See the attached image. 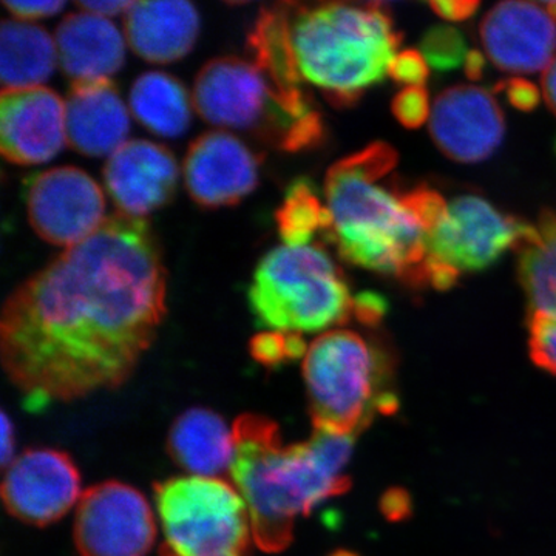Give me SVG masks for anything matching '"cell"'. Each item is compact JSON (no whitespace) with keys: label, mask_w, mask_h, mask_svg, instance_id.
<instances>
[{"label":"cell","mask_w":556,"mask_h":556,"mask_svg":"<svg viewBox=\"0 0 556 556\" xmlns=\"http://www.w3.org/2000/svg\"><path fill=\"white\" fill-rule=\"evenodd\" d=\"M329 556H358V555L354 554V552H351V551H336L334 554H331Z\"/></svg>","instance_id":"cell-41"},{"label":"cell","mask_w":556,"mask_h":556,"mask_svg":"<svg viewBox=\"0 0 556 556\" xmlns=\"http://www.w3.org/2000/svg\"><path fill=\"white\" fill-rule=\"evenodd\" d=\"M393 113L402 126L408 129L426 124L428 116H431L430 98L424 87H405L399 91L393 101Z\"/></svg>","instance_id":"cell-29"},{"label":"cell","mask_w":556,"mask_h":556,"mask_svg":"<svg viewBox=\"0 0 556 556\" xmlns=\"http://www.w3.org/2000/svg\"><path fill=\"white\" fill-rule=\"evenodd\" d=\"M182 170L189 195L203 207L232 206L258 182L257 156L225 130L197 138L189 146Z\"/></svg>","instance_id":"cell-15"},{"label":"cell","mask_w":556,"mask_h":556,"mask_svg":"<svg viewBox=\"0 0 556 556\" xmlns=\"http://www.w3.org/2000/svg\"><path fill=\"white\" fill-rule=\"evenodd\" d=\"M396 164V150L383 142L336 163L325 179V233L346 262L424 287L430 258L427 229L405 193L382 182Z\"/></svg>","instance_id":"cell-3"},{"label":"cell","mask_w":556,"mask_h":556,"mask_svg":"<svg viewBox=\"0 0 556 556\" xmlns=\"http://www.w3.org/2000/svg\"><path fill=\"white\" fill-rule=\"evenodd\" d=\"M179 177L169 150L146 139L124 142L109 156L104 182L119 214L144 218L169 203Z\"/></svg>","instance_id":"cell-17"},{"label":"cell","mask_w":556,"mask_h":556,"mask_svg":"<svg viewBox=\"0 0 556 556\" xmlns=\"http://www.w3.org/2000/svg\"><path fill=\"white\" fill-rule=\"evenodd\" d=\"M388 311V302L378 292L365 291L354 298V317L367 327H378Z\"/></svg>","instance_id":"cell-32"},{"label":"cell","mask_w":556,"mask_h":556,"mask_svg":"<svg viewBox=\"0 0 556 556\" xmlns=\"http://www.w3.org/2000/svg\"><path fill=\"white\" fill-rule=\"evenodd\" d=\"M464 67H466V75L468 78L473 80L481 78L485 67V60L484 56H482L481 51L468 50Z\"/></svg>","instance_id":"cell-39"},{"label":"cell","mask_w":556,"mask_h":556,"mask_svg":"<svg viewBox=\"0 0 556 556\" xmlns=\"http://www.w3.org/2000/svg\"><path fill=\"white\" fill-rule=\"evenodd\" d=\"M25 206L40 239L67 249L93 236L108 218L100 185L73 166L33 175L25 188Z\"/></svg>","instance_id":"cell-10"},{"label":"cell","mask_w":556,"mask_h":556,"mask_svg":"<svg viewBox=\"0 0 556 556\" xmlns=\"http://www.w3.org/2000/svg\"><path fill=\"white\" fill-rule=\"evenodd\" d=\"M193 108L207 123L251 131L285 150L311 148L324 137L309 101H292L255 64L236 56L208 61L197 75Z\"/></svg>","instance_id":"cell-6"},{"label":"cell","mask_w":556,"mask_h":556,"mask_svg":"<svg viewBox=\"0 0 556 556\" xmlns=\"http://www.w3.org/2000/svg\"><path fill=\"white\" fill-rule=\"evenodd\" d=\"M80 11L86 13L97 14L101 17L119 16L124 14L126 16L127 11L131 9L134 2L129 0H97V2H90V0H84V2H76Z\"/></svg>","instance_id":"cell-36"},{"label":"cell","mask_w":556,"mask_h":556,"mask_svg":"<svg viewBox=\"0 0 556 556\" xmlns=\"http://www.w3.org/2000/svg\"><path fill=\"white\" fill-rule=\"evenodd\" d=\"M396 368L386 348L354 331L318 336L303 357L314 428L357 437L378 416L397 412Z\"/></svg>","instance_id":"cell-5"},{"label":"cell","mask_w":556,"mask_h":556,"mask_svg":"<svg viewBox=\"0 0 556 556\" xmlns=\"http://www.w3.org/2000/svg\"><path fill=\"white\" fill-rule=\"evenodd\" d=\"M300 79L348 105L388 75L402 35L382 3H283Z\"/></svg>","instance_id":"cell-4"},{"label":"cell","mask_w":556,"mask_h":556,"mask_svg":"<svg viewBox=\"0 0 556 556\" xmlns=\"http://www.w3.org/2000/svg\"><path fill=\"white\" fill-rule=\"evenodd\" d=\"M129 104L138 123L159 137H181L192 119L193 102L188 90L166 73L139 76L131 86Z\"/></svg>","instance_id":"cell-24"},{"label":"cell","mask_w":556,"mask_h":556,"mask_svg":"<svg viewBox=\"0 0 556 556\" xmlns=\"http://www.w3.org/2000/svg\"><path fill=\"white\" fill-rule=\"evenodd\" d=\"M2 5L13 14L14 20L30 22L54 16L64 9L65 2H58V0H39V2L3 0Z\"/></svg>","instance_id":"cell-33"},{"label":"cell","mask_w":556,"mask_h":556,"mask_svg":"<svg viewBox=\"0 0 556 556\" xmlns=\"http://www.w3.org/2000/svg\"><path fill=\"white\" fill-rule=\"evenodd\" d=\"M541 83H543L544 100H546L548 108L556 115V56L551 62V65L544 70Z\"/></svg>","instance_id":"cell-38"},{"label":"cell","mask_w":556,"mask_h":556,"mask_svg":"<svg viewBox=\"0 0 556 556\" xmlns=\"http://www.w3.org/2000/svg\"><path fill=\"white\" fill-rule=\"evenodd\" d=\"M515 249L530 317H556V215L544 212L536 226L525 223Z\"/></svg>","instance_id":"cell-23"},{"label":"cell","mask_w":556,"mask_h":556,"mask_svg":"<svg viewBox=\"0 0 556 556\" xmlns=\"http://www.w3.org/2000/svg\"><path fill=\"white\" fill-rule=\"evenodd\" d=\"M308 348L302 334L280 331L262 332L252 338L249 343L251 356L268 368H276L285 362L305 357Z\"/></svg>","instance_id":"cell-27"},{"label":"cell","mask_w":556,"mask_h":556,"mask_svg":"<svg viewBox=\"0 0 556 556\" xmlns=\"http://www.w3.org/2000/svg\"><path fill=\"white\" fill-rule=\"evenodd\" d=\"M431 9L439 16L444 17L447 21H464L467 17L473 16L479 9V2L475 0H459V2H431Z\"/></svg>","instance_id":"cell-35"},{"label":"cell","mask_w":556,"mask_h":556,"mask_svg":"<svg viewBox=\"0 0 556 556\" xmlns=\"http://www.w3.org/2000/svg\"><path fill=\"white\" fill-rule=\"evenodd\" d=\"M80 496L78 467L61 450H25L3 470V506L25 525L46 527L60 521L78 506Z\"/></svg>","instance_id":"cell-11"},{"label":"cell","mask_w":556,"mask_h":556,"mask_svg":"<svg viewBox=\"0 0 556 556\" xmlns=\"http://www.w3.org/2000/svg\"><path fill=\"white\" fill-rule=\"evenodd\" d=\"M64 104L65 137L76 152L110 156L126 142L130 116L112 79L76 80Z\"/></svg>","instance_id":"cell-18"},{"label":"cell","mask_w":556,"mask_h":556,"mask_svg":"<svg viewBox=\"0 0 556 556\" xmlns=\"http://www.w3.org/2000/svg\"><path fill=\"white\" fill-rule=\"evenodd\" d=\"M14 448H16V433H14V426L11 422L9 415L5 412L2 413V467L5 470L7 467L16 459L14 455Z\"/></svg>","instance_id":"cell-37"},{"label":"cell","mask_w":556,"mask_h":556,"mask_svg":"<svg viewBox=\"0 0 556 556\" xmlns=\"http://www.w3.org/2000/svg\"><path fill=\"white\" fill-rule=\"evenodd\" d=\"M388 75L404 86L424 87L428 75H430V70H428L426 58L420 51L404 50L391 61Z\"/></svg>","instance_id":"cell-30"},{"label":"cell","mask_w":556,"mask_h":556,"mask_svg":"<svg viewBox=\"0 0 556 556\" xmlns=\"http://www.w3.org/2000/svg\"><path fill=\"white\" fill-rule=\"evenodd\" d=\"M167 274L144 218L110 215L14 289L0 356L28 412L115 390L166 316Z\"/></svg>","instance_id":"cell-1"},{"label":"cell","mask_w":556,"mask_h":556,"mask_svg":"<svg viewBox=\"0 0 556 556\" xmlns=\"http://www.w3.org/2000/svg\"><path fill=\"white\" fill-rule=\"evenodd\" d=\"M522 225L501 214L489 201L459 197L428 233L430 257L459 273L489 268L508 248L517 247Z\"/></svg>","instance_id":"cell-12"},{"label":"cell","mask_w":556,"mask_h":556,"mask_svg":"<svg viewBox=\"0 0 556 556\" xmlns=\"http://www.w3.org/2000/svg\"><path fill=\"white\" fill-rule=\"evenodd\" d=\"M548 11V14H551L554 20H556V2H548L546 3V7H544Z\"/></svg>","instance_id":"cell-40"},{"label":"cell","mask_w":556,"mask_h":556,"mask_svg":"<svg viewBox=\"0 0 556 556\" xmlns=\"http://www.w3.org/2000/svg\"><path fill=\"white\" fill-rule=\"evenodd\" d=\"M380 507H382V514L386 515V518L391 519V521H401V519L409 517L412 500H409L405 490L391 489L382 496Z\"/></svg>","instance_id":"cell-34"},{"label":"cell","mask_w":556,"mask_h":556,"mask_svg":"<svg viewBox=\"0 0 556 556\" xmlns=\"http://www.w3.org/2000/svg\"><path fill=\"white\" fill-rule=\"evenodd\" d=\"M434 144L457 163H479L503 142L506 123L503 110L490 91L456 86L442 91L430 116Z\"/></svg>","instance_id":"cell-13"},{"label":"cell","mask_w":556,"mask_h":556,"mask_svg":"<svg viewBox=\"0 0 556 556\" xmlns=\"http://www.w3.org/2000/svg\"><path fill=\"white\" fill-rule=\"evenodd\" d=\"M161 556H248L254 535L243 496L222 478L156 482Z\"/></svg>","instance_id":"cell-8"},{"label":"cell","mask_w":556,"mask_h":556,"mask_svg":"<svg viewBox=\"0 0 556 556\" xmlns=\"http://www.w3.org/2000/svg\"><path fill=\"white\" fill-rule=\"evenodd\" d=\"M496 90L506 91L508 102L521 112H532L541 101V93L535 84L522 78H511L497 84Z\"/></svg>","instance_id":"cell-31"},{"label":"cell","mask_w":556,"mask_h":556,"mask_svg":"<svg viewBox=\"0 0 556 556\" xmlns=\"http://www.w3.org/2000/svg\"><path fill=\"white\" fill-rule=\"evenodd\" d=\"M58 62L54 38L33 22L5 20L0 27V79L3 89L40 87Z\"/></svg>","instance_id":"cell-22"},{"label":"cell","mask_w":556,"mask_h":556,"mask_svg":"<svg viewBox=\"0 0 556 556\" xmlns=\"http://www.w3.org/2000/svg\"><path fill=\"white\" fill-rule=\"evenodd\" d=\"M530 327V357L544 371L556 376V317L532 316Z\"/></svg>","instance_id":"cell-28"},{"label":"cell","mask_w":556,"mask_h":556,"mask_svg":"<svg viewBox=\"0 0 556 556\" xmlns=\"http://www.w3.org/2000/svg\"><path fill=\"white\" fill-rule=\"evenodd\" d=\"M276 218L285 247H308L318 230L329 228L328 208L306 179H298L288 189Z\"/></svg>","instance_id":"cell-25"},{"label":"cell","mask_w":556,"mask_h":556,"mask_svg":"<svg viewBox=\"0 0 556 556\" xmlns=\"http://www.w3.org/2000/svg\"><path fill=\"white\" fill-rule=\"evenodd\" d=\"M199 11L190 2H134L124 16L130 49L153 64L185 58L199 38Z\"/></svg>","instance_id":"cell-20"},{"label":"cell","mask_w":556,"mask_h":556,"mask_svg":"<svg viewBox=\"0 0 556 556\" xmlns=\"http://www.w3.org/2000/svg\"><path fill=\"white\" fill-rule=\"evenodd\" d=\"M420 53L430 67L438 72H450L466 62L468 50L466 39L456 28L438 25L424 36Z\"/></svg>","instance_id":"cell-26"},{"label":"cell","mask_w":556,"mask_h":556,"mask_svg":"<svg viewBox=\"0 0 556 556\" xmlns=\"http://www.w3.org/2000/svg\"><path fill=\"white\" fill-rule=\"evenodd\" d=\"M73 540L79 556H148L156 540L155 514L135 486L101 482L80 496Z\"/></svg>","instance_id":"cell-9"},{"label":"cell","mask_w":556,"mask_h":556,"mask_svg":"<svg viewBox=\"0 0 556 556\" xmlns=\"http://www.w3.org/2000/svg\"><path fill=\"white\" fill-rule=\"evenodd\" d=\"M249 305L262 328L269 331L320 332L346 324L354 316L342 273L317 247H278L260 260Z\"/></svg>","instance_id":"cell-7"},{"label":"cell","mask_w":556,"mask_h":556,"mask_svg":"<svg viewBox=\"0 0 556 556\" xmlns=\"http://www.w3.org/2000/svg\"><path fill=\"white\" fill-rule=\"evenodd\" d=\"M65 137V104L47 87L3 89L0 94V150L21 166L46 163L61 152Z\"/></svg>","instance_id":"cell-14"},{"label":"cell","mask_w":556,"mask_h":556,"mask_svg":"<svg viewBox=\"0 0 556 556\" xmlns=\"http://www.w3.org/2000/svg\"><path fill=\"white\" fill-rule=\"evenodd\" d=\"M486 56L514 75L546 70L556 53V24L544 5L530 2L497 3L481 25Z\"/></svg>","instance_id":"cell-16"},{"label":"cell","mask_w":556,"mask_h":556,"mask_svg":"<svg viewBox=\"0 0 556 556\" xmlns=\"http://www.w3.org/2000/svg\"><path fill=\"white\" fill-rule=\"evenodd\" d=\"M58 62L76 80L110 79L123 67L126 42L108 17L78 11L70 13L54 33Z\"/></svg>","instance_id":"cell-19"},{"label":"cell","mask_w":556,"mask_h":556,"mask_svg":"<svg viewBox=\"0 0 556 556\" xmlns=\"http://www.w3.org/2000/svg\"><path fill=\"white\" fill-rule=\"evenodd\" d=\"M232 430L230 475L247 503L254 543L268 554L283 552L295 519L350 490L345 468L356 437L314 428L308 441L285 445L277 424L260 415L240 416Z\"/></svg>","instance_id":"cell-2"},{"label":"cell","mask_w":556,"mask_h":556,"mask_svg":"<svg viewBox=\"0 0 556 556\" xmlns=\"http://www.w3.org/2000/svg\"><path fill=\"white\" fill-rule=\"evenodd\" d=\"M167 450L172 460L192 477L219 478L236 460V438L218 413L193 407L172 424Z\"/></svg>","instance_id":"cell-21"}]
</instances>
